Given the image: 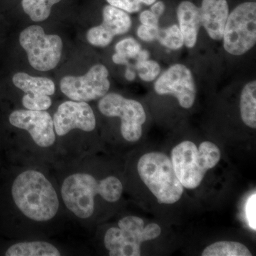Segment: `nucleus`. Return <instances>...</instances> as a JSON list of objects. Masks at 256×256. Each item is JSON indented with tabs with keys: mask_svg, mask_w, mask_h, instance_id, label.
Returning <instances> with one entry per match:
<instances>
[{
	"mask_svg": "<svg viewBox=\"0 0 256 256\" xmlns=\"http://www.w3.org/2000/svg\"><path fill=\"white\" fill-rule=\"evenodd\" d=\"M18 168L10 184V196L20 237L47 240L62 217L68 218L54 175L42 166Z\"/></svg>",
	"mask_w": 256,
	"mask_h": 256,
	"instance_id": "f257e3e1",
	"label": "nucleus"
},
{
	"mask_svg": "<svg viewBox=\"0 0 256 256\" xmlns=\"http://www.w3.org/2000/svg\"><path fill=\"white\" fill-rule=\"evenodd\" d=\"M60 200L68 218L82 225L94 220L102 200L109 204L120 200L122 182L114 175L100 178L89 170L87 158L53 169Z\"/></svg>",
	"mask_w": 256,
	"mask_h": 256,
	"instance_id": "f03ea898",
	"label": "nucleus"
},
{
	"mask_svg": "<svg viewBox=\"0 0 256 256\" xmlns=\"http://www.w3.org/2000/svg\"><path fill=\"white\" fill-rule=\"evenodd\" d=\"M9 122L23 133L14 144L15 159L20 165L52 170L58 165L56 136L50 112L20 109L10 114Z\"/></svg>",
	"mask_w": 256,
	"mask_h": 256,
	"instance_id": "7ed1b4c3",
	"label": "nucleus"
},
{
	"mask_svg": "<svg viewBox=\"0 0 256 256\" xmlns=\"http://www.w3.org/2000/svg\"><path fill=\"white\" fill-rule=\"evenodd\" d=\"M220 156L214 143L206 141L198 148L191 141H184L173 149L172 162L184 188L195 190L202 184L207 172L218 164Z\"/></svg>",
	"mask_w": 256,
	"mask_h": 256,
	"instance_id": "20e7f679",
	"label": "nucleus"
},
{
	"mask_svg": "<svg viewBox=\"0 0 256 256\" xmlns=\"http://www.w3.org/2000/svg\"><path fill=\"white\" fill-rule=\"evenodd\" d=\"M140 178L161 204H174L181 200L184 186L175 173L172 160L161 152H150L138 164Z\"/></svg>",
	"mask_w": 256,
	"mask_h": 256,
	"instance_id": "39448f33",
	"label": "nucleus"
},
{
	"mask_svg": "<svg viewBox=\"0 0 256 256\" xmlns=\"http://www.w3.org/2000/svg\"><path fill=\"white\" fill-rule=\"evenodd\" d=\"M161 234L162 228L158 224L144 226L142 218L128 216L119 220L118 226L106 230L104 246L110 256H140L142 242L154 240Z\"/></svg>",
	"mask_w": 256,
	"mask_h": 256,
	"instance_id": "423d86ee",
	"label": "nucleus"
},
{
	"mask_svg": "<svg viewBox=\"0 0 256 256\" xmlns=\"http://www.w3.org/2000/svg\"><path fill=\"white\" fill-rule=\"evenodd\" d=\"M224 46L230 54L242 56L256 43V3L238 5L228 15L224 28Z\"/></svg>",
	"mask_w": 256,
	"mask_h": 256,
	"instance_id": "0eeeda50",
	"label": "nucleus"
},
{
	"mask_svg": "<svg viewBox=\"0 0 256 256\" xmlns=\"http://www.w3.org/2000/svg\"><path fill=\"white\" fill-rule=\"evenodd\" d=\"M20 42L30 65L38 72L53 70L60 64L64 44L58 35L46 34L41 26L33 25L22 32Z\"/></svg>",
	"mask_w": 256,
	"mask_h": 256,
	"instance_id": "6e6552de",
	"label": "nucleus"
},
{
	"mask_svg": "<svg viewBox=\"0 0 256 256\" xmlns=\"http://www.w3.org/2000/svg\"><path fill=\"white\" fill-rule=\"evenodd\" d=\"M98 110L106 117L120 119V133L124 140L137 142L142 138V126L146 124V116L140 102L111 92L100 98Z\"/></svg>",
	"mask_w": 256,
	"mask_h": 256,
	"instance_id": "1a4fd4ad",
	"label": "nucleus"
},
{
	"mask_svg": "<svg viewBox=\"0 0 256 256\" xmlns=\"http://www.w3.org/2000/svg\"><path fill=\"white\" fill-rule=\"evenodd\" d=\"M109 72L105 66H94L82 76H67L60 80V90L70 100L88 102L102 98L110 88Z\"/></svg>",
	"mask_w": 256,
	"mask_h": 256,
	"instance_id": "9d476101",
	"label": "nucleus"
},
{
	"mask_svg": "<svg viewBox=\"0 0 256 256\" xmlns=\"http://www.w3.org/2000/svg\"><path fill=\"white\" fill-rule=\"evenodd\" d=\"M154 90L160 96H173L180 105L190 109L194 104L196 87L191 70L182 65L170 67L154 84Z\"/></svg>",
	"mask_w": 256,
	"mask_h": 256,
	"instance_id": "9b49d317",
	"label": "nucleus"
},
{
	"mask_svg": "<svg viewBox=\"0 0 256 256\" xmlns=\"http://www.w3.org/2000/svg\"><path fill=\"white\" fill-rule=\"evenodd\" d=\"M102 18V24L88 32V41L92 46H109L114 36L128 33L132 26V20L130 15L124 10L111 5L104 8Z\"/></svg>",
	"mask_w": 256,
	"mask_h": 256,
	"instance_id": "f8f14e48",
	"label": "nucleus"
},
{
	"mask_svg": "<svg viewBox=\"0 0 256 256\" xmlns=\"http://www.w3.org/2000/svg\"><path fill=\"white\" fill-rule=\"evenodd\" d=\"M200 10L202 25L208 36L216 41L223 40L224 28L229 15L227 0H203Z\"/></svg>",
	"mask_w": 256,
	"mask_h": 256,
	"instance_id": "ddd939ff",
	"label": "nucleus"
},
{
	"mask_svg": "<svg viewBox=\"0 0 256 256\" xmlns=\"http://www.w3.org/2000/svg\"><path fill=\"white\" fill-rule=\"evenodd\" d=\"M178 18L184 44L188 48H193L196 46L202 26L200 8L191 2L184 1L178 5Z\"/></svg>",
	"mask_w": 256,
	"mask_h": 256,
	"instance_id": "4468645a",
	"label": "nucleus"
},
{
	"mask_svg": "<svg viewBox=\"0 0 256 256\" xmlns=\"http://www.w3.org/2000/svg\"><path fill=\"white\" fill-rule=\"evenodd\" d=\"M64 255L60 248L45 239H26L10 246L6 256H60Z\"/></svg>",
	"mask_w": 256,
	"mask_h": 256,
	"instance_id": "2eb2a0df",
	"label": "nucleus"
},
{
	"mask_svg": "<svg viewBox=\"0 0 256 256\" xmlns=\"http://www.w3.org/2000/svg\"><path fill=\"white\" fill-rule=\"evenodd\" d=\"M15 86L25 94L54 95L56 86L53 80L43 77H33L26 73L15 74L12 78Z\"/></svg>",
	"mask_w": 256,
	"mask_h": 256,
	"instance_id": "dca6fc26",
	"label": "nucleus"
},
{
	"mask_svg": "<svg viewBox=\"0 0 256 256\" xmlns=\"http://www.w3.org/2000/svg\"><path fill=\"white\" fill-rule=\"evenodd\" d=\"M240 114L248 127L256 128V82H248L240 96Z\"/></svg>",
	"mask_w": 256,
	"mask_h": 256,
	"instance_id": "f3484780",
	"label": "nucleus"
},
{
	"mask_svg": "<svg viewBox=\"0 0 256 256\" xmlns=\"http://www.w3.org/2000/svg\"><path fill=\"white\" fill-rule=\"evenodd\" d=\"M62 0H22L24 12L34 22H42L50 18L54 5Z\"/></svg>",
	"mask_w": 256,
	"mask_h": 256,
	"instance_id": "a211bd4d",
	"label": "nucleus"
},
{
	"mask_svg": "<svg viewBox=\"0 0 256 256\" xmlns=\"http://www.w3.org/2000/svg\"><path fill=\"white\" fill-rule=\"evenodd\" d=\"M203 256H252L246 246L238 242H220L212 244L205 249Z\"/></svg>",
	"mask_w": 256,
	"mask_h": 256,
	"instance_id": "6ab92c4d",
	"label": "nucleus"
},
{
	"mask_svg": "<svg viewBox=\"0 0 256 256\" xmlns=\"http://www.w3.org/2000/svg\"><path fill=\"white\" fill-rule=\"evenodd\" d=\"M156 40L162 45L171 50H180L184 45L182 33L176 25L160 30Z\"/></svg>",
	"mask_w": 256,
	"mask_h": 256,
	"instance_id": "aec40b11",
	"label": "nucleus"
},
{
	"mask_svg": "<svg viewBox=\"0 0 256 256\" xmlns=\"http://www.w3.org/2000/svg\"><path fill=\"white\" fill-rule=\"evenodd\" d=\"M22 102L25 110L37 111H47L53 104L50 96L34 94H25Z\"/></svg>",
	"mask_w": 256,
	"mask_h": 256,
	"instance_id": "412c9836",
	"label": "nucleus"
},
{
	"mask_svg": "<svg viewBox=\"0 0 256 256\" xmlns=\"http://www.w3.org/2000/svg\"><path fill=\"white\" fill-rule=\"evenodd\" d=\"M136 69L140 78L146 82H152L158 78L161 72V67L154 60H146V62H137Z\"/></svg>",
	"mask_w": 256,
	"mask_h": 256,
	"instance_id": "4be33fe9",
	"label": "nucleus"
},
{
	"mask_svg": "<svg viewBox=\"0 0 256 256\" xmlns=\"http://www.w3.org/2000/svg\"><path fill=\"white\" fill-rule=\"evenodd\" d=\"M108 4L124 10L127 13H137L142 10V4L151 6L156 0H107Z\"/></svg>",
	"mask_w": 256,
	"mask_h": 256,
	"instance_id": "5701e85b",
	"label": "nucleus"
},
{
	"mask_svg": "<svg viewBox=\"0 0 256 256\" xmlns=\"http://www.w3.org/2000/svg\"><path fill=\"white\" fill-rule=\"evenodd\" d=\"M141 50L140 44L133 38H124L116 46V53L124 55L128 60L136 58Z\"/></svg>",
	"mask_w": 256,
	"mask_h": 256,
	"instance_id": "b1692460",
	"label": "nucleus"
},
{
	"mask_svg": "<svg viewBox=\"0 0 256 256\" xmlns=\"http://www.w3.org/2000/svg\"><path fill=\"white\" fill-rule=\"evenodd\" d=\"M246 218L249 226L252 230H256V194L249 197L246 207Z\"/></svg>",
	"mask_w": 256,
	"mask_h": 256,
	"instance_id": "393cba45",
	"label": "nucleus"
},
{
	"mask_svg": "<svg viewBox=\"0 0 256 256\" xmlns=\"http://www.w3.org/2000/svg\"><path fill=\"white\" fill-rule=\"evenodd\" d=\"M159 28H152V26L141 25L138 30V36L142 41L151 42L156 40Z\"/></svg>",
	"mask_w": 256,
	"mask_h": 256,
	"instance_id": "a878e982",
	"label": "nucleus"
},
{
	"mask_svg": "<svg viewBox=\"0 0 256 256\" xmlns=\"http://www.w3.org/2000/svg\"><path fill=\"white\" fill-rule=\"evenodd\" d=\"M140 20L141 23L146 26L159 28V18L149 10H146V11L141 13Z\"/></svg>",
	"mask_w": 256,
	"mask_h": 256,
	"instance_id": "bb28decb",
	"label": "nucleus"
},
{
	"mask_svg": "<svg viewBox=\"0 0 256 256\" xmlns=\"http://www.w3.org/2000/svg\"><path fill=\"white\" fill-rule=\"evenodd\" d=\"M165 11V5L162 2H158L152 4L151 8L152 12L154 13L158 18H160Z\"/></svg>",
	"mask_w": 256,
	"mask_h": 256,
	"instance_id": "cd10ccee",
	"label": "nucleus"
},
{
	"mask_svg": "<svg viewBox=\"0 0 256 256\" xmlns=\"http://www.w3.org/2000/svg\"><path fill=\"white\" fill-rule=\"evenodd\" d=\"M112 62L118 65H129V60L124 55L116 53L112 56Z\"/></svg>",
	"mask_w": 256,
	"mask_h": 256,
	"instance_id": "c85d7f7f",
	"label": "nucleus"
},
{
	"mask_svg": "<svg viewBox=\"0 0 256 256\" xmlns=\"http://www.w3.org/2000/svg\"><path fill=\"white\" fill-rule=\"evenodd\" d=\"M150 56V54L148 50H141V52L136 56V60H137V62H146V60H149Z\"/></svg>",
	"mask_w": 256,
	"mask_h": 256,
	"instance_id": "c756f323",
	"label": "nucleus"
},
{
	"mask_svg": "<svg viewBox=\"0 0 256 256\" xmlns=\"http://www.w3.org/2000/svg\"><path fill=\"white\" fill-rule=\"evenodd\" d=\"M126 78L129 82H133L136 78V74L130 68H128L126 70Z\"/></svg>",
	"mask_w": 256,
	"mask_h": 256,
	"instance_id": "7c9ffc66",
	"label": "nucleus"
}]
</instances>
